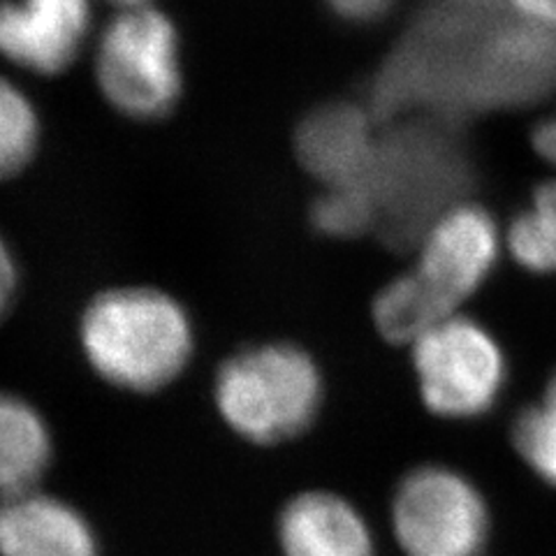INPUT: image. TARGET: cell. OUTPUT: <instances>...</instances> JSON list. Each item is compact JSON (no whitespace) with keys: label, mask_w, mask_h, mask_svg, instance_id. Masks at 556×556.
<instances>
[{"label":"cell","mask_w":556,"mask_h":556,"mask_svg":"<svg viewBox=\"0 0 556 556\" xmlns=\"http://www.w3.org/2000/svg\"><path fill=\"white\" fill-rule=\"evenodd\" d=\"M77 332L89 367L124 392L165 390L195 353L190 313L174 294L151 286H118L93 294Z\"/></svg>","instance_id":"1"},{"label":"cell","mask_w":556,"mask_h":556,"mask_svg":"<svg viewBox=\"0 0 556 556\" xmlns=\"http://www.w3.org/2000/svg\"><path fill=\"white\" fill-rule=\"evenodd\" d=\"M325 404L320 364L298 343L249 345L214 378V406L239 439L281 445L313 427Z\"/></svg>","instance_id":"2"},{"label":"cell","mask_w":556,"mask_h":556,"mask_svg":"<svg viewBox=\"0 0 556 556\" xmlns=\"http://www.w3.org/2000/svg\"><path fill=\"white\" fill-rule=\"evenodd\" d=\"M96 84L110 108L137 124L167 118L184 98L181 35L159 8L121 10L96 47Z\"/></svg>","instance_id":"3"},{"label":"cell","mask_w":556,"mask_h":556,"mask_svg":"<svg viewBox=\"0 0 556 556\" xmlns=\"http://www.w3.org/2000/svg\"><path fill=\"white\" fill-rule=\"evenodd\" d=\"M464 155L445 132L406 128L380 139L369 186L378 200L382 237L392 247L420 243L450 208L445 202L464 186Z\"/></svg>","instance_id":"4"},{"label":"cell","mask_w":556,"mask_h":556,"mask_svg":"<svg viewBox=\"0 0 556 556\" xmlns=\"http://www.w3.org/2000/svg\"><path fill=\"white\" fill-rule=\"evenodd\" d=\"M556 86V30L521 20L468 30L455 63V114L517 108Z\"/></svg>","instance_id":"5"},{"label":"cell","mask_w":556,"mask_h":556,"mask_svg":"<svg viewBox=\"0 0 556 556\" xmlns=\"http://www.w3.org/2000/svg\"><path fill=\"white\" fill-rule=\"evenodd\" d=\"M410 348L417 392L425 408L443 420H478L506 392L508 355L476 318L455 313Z\"/></svg>","instance_id":"6"},{"label":"cell","mask_w":556,"mask_h":556,"mask_svg":"<svg viewBox=\"0 0 556 556\" xmlns=\"http://www.w3.org/2000/svg\"><path fill=\"white\" fill-rule=\"evenodd\" d=\"M392 535L404 556H480L492 510L480 486L447 464H420L396 482Z\"/></svg>","instance_id":"7"},{"label":"cell","mask_w":556,"mask_h":556,"mask_svg":"<svg viewBox=\"0 0 556 556\" xmlns=\"http://www.w3.org/2000/svg\"><path fill=\"white\" fill-rule=\"evenodd\" d=\"M417 247L420 257L415 271L457 308L492 276L501 253V235L484 206L455 204L433 220Z\"/></svg>","instance_id":"8"},{"label":"cell","mask_w":556,"mask_h":556,"mask_svg":"<svg viewBox=\"0 0 556 556\" xmlns=\"http://www.w3.org/2000/svg\"><path fill=\"white\" fill-rule=\"evenodd\" d=\"M91 33V0H0V56L33 75L56 77Z\"/></svg>","instance_id":"9"},{"label":"cell","mask_w":556,"mask_h":556,"mask_svg":"<svg viewBox=\"0 0 556 556\" xmlns=\"http://www.w3.org/2000/svg\"><path fill=\"white\" fill-rule=\"evenodd\" d=\"M371 112L353 102H329L302 118L294 151L325 188L369 184L378 155Z\"/></svg>","instance_id":"10"},{"label":"cell","mask_w":556,"mask_h":556,"mask_svg":"<svg viewBox=\"0 0 556 556\" xmlns=\"http://www.w3.org/2000/svg\"><path fill=\"white\" fill-rule=\"evenodd\" d=\"M276 541L281 556H376L369 519L337 492L308 490L278 513Z\"/></svg>","instance_id":"11"},{"label":"cell","mask_w":556,"mask_h":556,"mask_svg":"<svg viewBox=\"0 0 556 556\" xmlns=\"http://www.w3.org/2000/svg\"><path fill=\"white\" fill-rule=\"evenodd\" d=\"M0 556H100V541L73 503L35 490L0 503Z\"/></svg>","instance_id":"12"},{"label":"cell","mask_w":556,"mask_h":556,"mask_svg":"<svg viewBox=\"0 0 556 556\" xmlns=\"http://www.w3.org/2000/svg\"><path fill=\"white\" fill-rule=\"evenodd\" d=\"M54 459V437L26 399L0 392V503L38 490Z\"/></svg>","instance_id":"13"},{"label":"cell","mask_w":556,"mask_h":556,"mask_svg":"<svg viewBox=\"0 0 556 556\" xmlns=\"http://www.w3.org/2000/svg\"><path fill=\"white\" fill-rule=\"evenodd\" d=\"M450 306L415 269L392 278L371 306V318L378 334L394 345H413L429 329L455 316Z\"/></svg>","instance_id":"14"},{"label":"cell","mask_w":556,"mask_h":556,"mask_svg":"<svg viewBox=\"0 0 556 556\" xmlns=\"http://www.w3.org/2000/svg\"><path fill=\"white\" fill-rule=\"evenodd\" d=\"M508 251L531 274H556V181L541 184L527 208L513 218Z\"/></svg>","instance_id":"15"},{"label":"cell","mask_w":556,"mask_h":556,"mask_svg":"<svg viewBox=\"0 0 556 556\" xmlns=\"http://www.w3.org/2000/svg\"><path fill=\"white\" fill-rule=\"evenodd\" d=\"M42 142V118L35 102L0 75V181L30 167Z\"/></svg>","instance_id":"16"},{"label":"cell","mask_w":556,"mask_h":556,"mask_svg":"<svg viewBox=\"0 0 556 556\" xmlns=\"http://www.w3.org/2000/svg\"><path fill=\"white\" fill-rule=\"evenodd\" d=\"M378 220V200L369 184L327 188L311 206V225L327 239L362 237Z\"/></svg>","instance_id":"17"},{"label":"cell","mask_w":556,"mask_h":556,"mask_svg":"<svg viewBox=\"0 0 556 556\" xmlns=\"http://www.w3.org/2000/svg\"><path fill=\"white\" fill-rule=\"evenodd\" d=\"M513 445L538 480L556 486V404L541 399L513 420Z\"/></svg>","instance_id":"18"},{"label":"cell","mask_w":556,"mask_h":556,"mask_svg":"<svg viewBox=\"0 0 556 556\" xmlns=\"http://www.w3.org/2000/svg\"><path fill=\"white\" fill-rule=\"evenodd\" d=\"M337 20L351 26H374L386 20L399 0H325Z\"/></svg>","instance_id":"19"},{"label":"cell","mask_w":556,"mask_h":556,"mask_svg":"<svg viewBox=\"0 0 556 556\" xmlns=\"http://www.w3.org/2000/svg\"><path fill=\"white\" fill-rule=\"evenodd\" d=\"M16 290H20V267H16V257L10 249L8 239L0 235V320L8 316L16 300Z\"/></svg>","instance_id":"20"},{"label":"cell","mask_w":556,"mask_h":556,"mask_svg":"<svg viewBox=\"0 0 556 556\" xmlns=\"http://www.w3.org/2000/svg\"><path fill=\"white\" fill-rule=\"evenodd\" d=\"M517 16L556 30V0H510Z\"/></svg>","instance_id":"21"},{"label":"cell","mask_w":556,"mask_h":556,"mask_svg":"<svg viewBox=\"0 0 556 556\" xmlns=\"http://www.w3.org/2000/svg\"><path fill=\"white\" fill-rule=\"evenodd\" d=\"M503 3L506 0H441V5L466 16H476V20H496Z\"/></svg>","instance_id":"22"},{"label":"cell","mask_w":556,"mask_h":556,"mask_svg":"<svg viewBox=\"0 0 556 556\" xmlns=\"http://www.w3.org/2000/svg\"><path fill=\"white\" fill-rule=\"evenodd\" d=\"M533 147L543 155L545 161L556 165V114L538 124L533 132Z\"/></svg>","instance_id":"23"},{"label":"cell","mask_w":556,"mask_h":556,"mask_svg":"<svg viewBox=\"0 0 556 556\" xmlns=\"http://www.w3.org/2000/svg\"><path fill=\"white\" fill-rule=\"evenodd\" d=\"M543 399L545 402H552V404H556V371L552 374V378L547 380V386H545V394H543Z\"/></svg>","instance_id":"24"},{"label":"cell","mask_w":556,"mask_h":556,"mask_svg":"<svg viewBox=\"0 0 556 556\" xmlns=\"http://www.w3.org/2000/svg\"><path fill=\"white\" fill-rule=\"evenodd\" d=\"M112 3L121 5V10H126V8H137V5H149V0H112Z\"/></svg>","instance_id":"25"}]
</instances>
